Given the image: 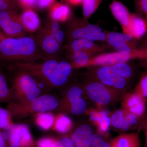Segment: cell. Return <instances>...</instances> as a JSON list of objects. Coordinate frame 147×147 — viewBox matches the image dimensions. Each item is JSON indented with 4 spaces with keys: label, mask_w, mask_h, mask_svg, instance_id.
I'll return each instance as SVG.
<instances>
[{
    "label": "cell",
    "mask_w": 147,
    "mask_h": 147,
    "mask_svg": "<svg viewBox=\"0 0 147 147\" xmlns=\"http://www.w3.org/2000/svg\"><path fill=\"white\" fill-rule=\"evenodd\" d=\"M42 62H15L10 68L27 72L47 88H59L65 85L71 76L73 67L58 57L45 59Z\"/></svg>",
    "instance_id": "obj_1"
},
{
    "label": "cell",
    "mask_w": 147,
    "mask_h": 147,
    "mask_svg": "<svg viewBox=\"0 0 147 147\" xmlns=\"http://www.w3.org/2000/svg\"><path fill=\"white\" fill-rule=\"evenodd\" d=\"M40 59L43 58L33 37H5L0 43L1 62H34Z\"/></svg>",
    "instance_id": "obj_2"
},
{
    "label": "cell",
    "mask_w": 147,
    "mask_h": 147,
    "mask_svg": "<svg viewBox=\"0 0 147 147\" xmlns=\"http://www.w3.org/2000/svg\"><path fill=\"white\" fill-rule=\"evenodd\" d=\"M59 100L51 94L41 95L35 100L21 104L15 101L9 102L7 108L13 118L23 119L42 112H51L57 110Z\"/></svg>",
    "instance_id": "obj_3"
},
{
    "label": "cell",
    "mask_w": 147,
    "mask_h": 147,
    "mask_svg": "<svg viewBox=\"0 0 147 147\" xmlns=\"http://www.w3.org/2000/svg\"><path fill=\"white\" fill-rule=\"evenodd\" d=\"M17 71L11 88L14 101L24 104L35 100L41 95L39 85L32 76L25 71Z\"/></svg>",
    "instance_id": "obj_4"
},
{
    "label": "cell",
    "mask_w": 147,
    "mask_h": 147,
    "mask_svg": "<svg viewBox=\"0 0 147 147\" xmlns=\"http://www.w3.org/2000/svg\"><path fill=\"white\" fill-rule=\"evenodd\" d=\"M67 36L69 41L76 39L91 41H106V34L100 27L90 24L88 20L76 19L69 24Z\"/></svg>",
    "instance_id": "obj_5"
},
{
    "label": "cell",
    "mask_w": 147,
    "mask_h": 147,
    "mask_svg": "<svg viewBox=\"0 0 147 147\" xmlns=\"http://www.w3.org/2000/svg\"><path fill=\"white\" fill-rule=\"evenodd\" d=\"M83 89L90 100L102 106L112 104L120 96L118 91L93 79L86 83Z\"/></svg>",
    "instance_id": "obj_6"
},
{
    "label": "cell",
    "mask_w": 147,
    "mask_h": 147,
    "mask_svg": "<svg viewBox=\"0 0 147 147\" xmlns=\"http://www.w3.org/2000/svg\"><path fill=\"white\" fill-rule=\"evenodd\" d=\"M84 92V89L79 86H71L59 100L57 110L74 115L84 114L87 110V103L83 96Z\"/></svg>",
    "instance_id": "obj_7"
},
{
    "label": "cell",
    "mask_w": 147,
    "mask_h": 147,
    "mask_svg": "<svg viewBox=\"0 0 147 147\" xmlns=\"http://www.w3.org/2000/svg\"><path fill=\"white\" fill-rule=\"evenodd\" d=\"M134 59H147V48L137 49L130 53L116 52L99 54L92 57L86 67L92 66H110L126 63L127 61Z\"/></svg>",
    "instance_id": "obj_8"
},
{
    "label": "cell",
    "mask_w": 147,
    "mask_h": 147,
    "mask_svg": "<svg viewBox=\"0 0 147 147\" xmlns=\"http://www.w3.org/2000/svg\"><path fill=\"white\" fill-rule=\"evenodd\" d=\"M132 74V69L126 63L100 66L93 74V80L113 88L117 78L121 77L127 80Z\"/></svg>",
    "instance_id": "obj_9"
},
{
    "label": "cell",
    "mask_w": 147,
    "mask_h": 147,
    "mask_svg": "<svg viewBox=\"0 0 147 147\" xmlns=\"http://www.w3.org/2000/svg\"><path fill=\"white\" fill-rule=\"evenodd\" d=\"M0 28L5 36L8 38L26 36L27 32L16 9L0 11Z\"/></svg>",
    "instance_id": "obj_10"
},
{
    "label": "cell",
    "mask_w": 147,
    "mask_h": 147,
    "mask_svg": "<svg viewBox=\"0 0 147 147\" xmlns=\"http://www.w3.org/2000/svg\"><path fill=\"white\" fill-rule=\"evenodd\" d=\"M35 38L44 59L57 57L60 53L62 45L44 27L37 31Z\"/></svg>",
    "instance_id": "obj_11"
},
{
    "label": "cell",
    "mask_w": 147,
    "mask_h": 147,
    "mask_svg": "<svg viewBox=\"0 0 147 147\" xmlns=\"http://www.w3.org/2000/svg\"><path fill=\"white\" fill-rule=\"evenodd\" d=\"M146 101V98L135 92L125 96L123 108L127 112L140 117L145 113Z\"/></svg>",
    "instance_id": "obj_12"
},
{
    "label": "cell",
    "mask_w": 147,
    "mask_h": 147,
    "mask_svg": "<svg viewBox=\"0 0 147 147\" xmlns=\"http://www.w3.org/2000/svg\"><path fill=\"white\" fill-rule=\"evenodd\" d=\"M105 47L94 43L93 41L86 39H76L69 41L67 46L68 54L75 52H84L91 55L104 51Z\"/></svg>",
    "instance_id": "obj_13"
},
{
    "label": "cell",
    "mask_w": 147,
    "mask_h": 147,
    "mask_svg": "<svg viewBox=\"0 0 147 147\" xmlns=\"http://www.w3.org/2000/svg\"><path fill=\"white\" fill-rule=\"evenodd\" d=\"M29 129L30 127L26 124L14 123L3 130L5 147H19L21 137Z\"/></svg>",
    "instance_id": "obj_14"
},
{
    "label": "cell",
    "mask_w": 147,
    "mask_h": 147,
    "mask_svg": "<svg viewBox=\"0 0 147 147\" xmlns=\"http://www.w3.org/2000/svg\"><path fill=\"white\" fill-rule=\"evenodd\" d=\"M93 134L91 127L89 125L84 124L75 129L69 136L75 147H90Z\"/></svg>",
    "instance_id": "obj_15"
},
{
    "label": "cell",
    "mask_w": 147,
    "mask_h": 147,
    "mask_svg": "<svg viewBox=\"0 0 147 147\" xmlns=\"http://www.w3.org/2000/svg\"><path fill=\"white\" fill-rule=\"evenodd\" d=\"M147 32V23L137 14H131L128 26L123 31L134 39H138L144 36Z\"/></svg>",
    "instance_id": "obj_16"
},
{
    "label": "cell",
    "mask_w": 147,
    "mask_h": 147,
    "mask_svg": "<svg viewBox=\"0 0 147 147\" xmlns=\"http://www.w3.org/2000/svg\"><path fill=\"white\" fill-rule=\"evenodd\" d=\"M109 7L113 16L120 24L123 31L128 26L131 16L128 9L117 0H113Z\"/></svg>",
    "instance_id": "obj_17"
},
{
    "label": "cell",
    "mask_w": 147,
    "mask_h": 147,
    "mask_svg": "<svg viewBox=\"0 0 147 147\" xmlns=\"http://www.w3.org/2000/svg\"><path fill=\"white\" fill-rule=\"evenodd\" d=\"M110 144L111 147H140L141 143L138 133H127L113 138Z\"/></svg>",
    "instance_id": "obj_18"
},
{
    "label": "cell",
    "mask_w": 147,
    "mask_h": 147,
    "mask_svg": "<svg viewBox=\"0 0 147 147\" xmlns=\"http://www.w3.org/2000/svg\"><path fill=\"white\" fill-rule=\"evenodd\" d=\"M20 16L22 24L27 32H35L40 28L39 17L32 9L24 10Z\"/></svg>",
    "instance_id": "obj_19"
},
{
    "label": "cell",
    "mask_w": 147,
    "mask_h": 147,
    "mask_svg": "<svg viewBox=\"0 0 147 147\" xmlns=\"http://www.w3.org/2000/svg\"><path fill=\"white\" fill-rule=\"evenodd\" d=\"M71 14V9L67 5L55 2L50 7V19L59 22L67 21Z\"/></svg>",
    "instance_id": "obj_20"
},
{
    "label": "cell",
    "mask_w": 147,
    "mask_h": 147,
    "mask_svg": "<svg viewBox=\"0 0 147 147\" xmlns=\"http://www.w3.org/2000/svg\"><path fill=\"white\" fill-rule=\"evenodd\" d=\"M73 122L64 113H60L55 116L52 129L61 134H66L70 131L73 127Z\"/></svg>",
    "instance_id": "obj_21"
},
{
    "label": "cell",
    "mask_w": 147,
    "mask_h": 147,
    "mask_svg": "<svg viewBox=\"0 0 147 147\" xmlns=\"http://www.w3.org/2000/svg\"><path fill=\"white\" fill-rule=\"evenodd\" d=\"M55 118V116L51 112H42L35 115L34 123L39 128L47 131L52 129Z\"/></svg>",
    "instance_id": "obj_22"
},
{
    "label": "cell",
    "mask_w": 147,
    "mask_h": 147,
    "mask_svg": "<svg viewBox=\"0 0 147 147\" xmlns=\"http://www.w3.org/2000/svg\"><path fill=\"white\" fill-rule=\"evenodd\" d=\"M93 55L84 52H78L68 54L67 55L69 62L73 68L86 67L89 62Z\"/></svg>",
    "instance_id": "obj_23"
},
{
    "label": "cell",
    "mask_w": 147,
    "mask_h": 147,
    "mask_svg": "<svg viewBox=\"0 0 147 147\" xmlns=\"http://www.w3.org/2000/svg\"><path fill=\"white\" fill-rule=\"evenodd\" d=\"M14 101L11 89L9 88L5 76L0 71V103Z\"/></svg>",
    "instance_id": "obj_24"
},
{
    "label": "cell",
    "mask_w": 147,
    "mask_h": 147,
    "mask_svg": "<svg viewBox=\"0 0 147 147\" xmlns=\"http://www.w3.org/2000/svg\"><path fill=\"white\" fill-rule=\"evenodd\" d=\"M106 41L108 45L114 47L118 43L123 42H131L133 37L129 35L124 33L111 32L105 34Z\"/></svg>",
    "instance_id": "obj_25"
},
{
    "label": "cell",
    "mask_w": 147,
    "mask_h": 147,
    "mask_svg": "<svg viewBox=\"0 0 147 147\" xmlns=\"http://www.w3.org/2000/svg\"><path fill=\"white\" fill-rule=\"evenodd\" d=\"M102 2V0H83L82 2L84 18L88 19L95 12Z\"/></svg>",
    "instance_id": "obj_26"
},
{
    "label": "cell",
    "mask_w": 147,
    "mask_h": 147,
    "mask_svg": "<svg viewBox=\"0 0 147 147\" xmlns=\"http://www.w3.org/2000/svg\"><path fill=\"white\" fill-rule=\"evenodd\" d=\"M13 117L7 108L0 106V129L4 130L14 124Z\"/></svg>",
    "instance_id": "obj_27"
},
{
    "label": "cell",
    "mask_w": 147,
    "mask_h": 147,
    "mask_svg": "<svg viewBox=\"0 0 147 147\" xmlns=\"http://www.w3.org/2000/svg\"><path fill=\"white\" fill-rule=\"evenodd\" d=\"M126 110L123 108L116 110L112 115L110 123L112 126L118 130H121Z\"/></svg>",
    "instance_id": "obj_28"
},
{
    "label": "cell",
    "mask_w": 147,
    "mask_h": 147,
    "mask_svg": "<svg viewBox=\"0 0 147 147\" xmlns=\"http://www.w3.org/2000/svg\"><path fill=\"white\" fill-rule=\"evenodd\" d=\"M139 118L126 110L121 130L123 131H128L136 127L139 122Z\"/></svg>",
    "instance_id": "obj_29"
},
{
    "label": "cell",
    "mask_w": 147,
    "mask_h": 147,
    "mask_svg": "<svg viewBox=\"0 0 147 147\" xmlns=\"http://www.w3.org/2000/svg\"><path fill=\"white\" fill-rule=\"evenodd\" d=\"M113 47L116 52L125 53H131L137 49L131 42H120Z\"/></svg>",
    "instance_id": "obj_30"
},
{
    "label": "cell",
    "mask_w": 147,
    "mask_h": 147,
    "mask_svg": "<svg viewBox=\"0 0 147 147\" xmlns=\"http://www.w3.org/2000/svg\"><path fill=\"white\" fill-rule=\"evenodd\" d=\"M57 138L45 137L40 138L36 142L37 147H57Z\"/></svg>",
    "instance_id": "obj_31"
},
{
    "label": "cell",
    "mask_w": 147,
    "mask_h": 147,
    "mask_svg": "<svg viewBox=\"0 0 147 147\" xmlns=\"http://www.w3.org/2000/svg\"><path fill=\"white\" fill-rule=\"evenodd\" d=\"M35 146L36 142L29 129L21 137L19 147H33Z\"/></svg>",
    "instance_id": "obj_32"
},
{
    "label": "cell",
    "mask_w": 147,
    "mask_h": 147,
    "mask_svg": "<svg viewBox=\"0 0 147 147\" xmlns=\"http://www.w3.org/2000/svg\"><path fill=\"white\" fill-rule=\"evenodd\" d=\"M90 147H111L110 144L105 142L99 134H93L91 140Z\"/></svg>",
    "instance_id": "obj_33"
},
{
    "label": "cell",
    "mask_w": 147,
    "mask_h": 147,
    "mask_svg": "<svg viewBox=\"0 0 147 147\" xmlns=\"http://www.w3.org/2000/svg\"><path fill=\"white\" fill-rule=\"evenodd\" d=\"M135 92L145 98L147 97V73L142 76L135 89Z\"/></svg>",
    "instance_id": "obj_34"
},
{
    "label": "cell",
    "mask_w": 147,
    "mask_h": 147,
    "mask_svg": "<svg viewBox=\"0 0 147 147\" xmlns=\"http://www.w3.org/2000/svg\"><path fill=\"white\" fill-rule=\"evenodd\" d=\"M18 6V0H0V11L16 9Z\"/></svg>",
    "instance_id": "obj_35"
},
{
    "label": "cell",
    "mask_w": 147,
    "mask_h": 147,
    "mask_svg": "<svg viewBox=\"0 0 147 147\" xmlns=\"http://www.w3.org/2000/svg\"><path fill=\"white\" fill-rule=\"evenodd\" d=\"M57 138V147H76L69 135H64Z\"/></svg>",
    "instance_id": "obj_36"
},
{
    "label": "cell",
    "mask_w": 147,
    "mask_h": 147,
    "mask_svg": "<svg viewBox=\"0 0 147 147\" xmlns=\"http://www.w3.org/2000/svg\"><path fill=\"white\" fill-rule=\"evenodd\" d=\"M59 22L57 21H53L52 19L48 20L45 24V28L47 30L52 34L58 30L60 29V25Z\"/></svg>",
    "instance_id": "obj_37"
},
{
    "label": "cell",
    "mask_w": 147,
    "mask_h": 147,
    "mask_svg": "<svg viewBox=\"0 0 147 147\" xmlns=\"http://www.w3.org/2000/svg\"><path fill=\"white\" fill-rule=\"evenodd\" d=\"M38 0H18V5L24 10L32 9L36 7Z\"/></svg>",
    "instance_id": "obj_38"
},
{
    "label": "cell",
    "mask_w": 147,
    "mask_h": 147,
    "mask_svg": "<svg viewBox=\"0 0 147 147\" xmlns=\"http://www.w3.org/2000/svg\"><path fill=\"white\" fill-rule=\"evenodd\" d=\"M55 2V0H38L36 7L40 9H44L50 7Z\"/></svg>",
    "instance_id": "obj_39"
},
{
    "label": "cell",
    "mask_w": 147,
    "mask_h": 147,
    "mask_svg": "<svg viewBox=\"0 0 147 147\" xmlns=\"http://www.w3.org/2000/svg\"><path fill=\"white\" fill-rule=\"evenodd\" d=\"M136 5L140 12L147 14V0H136Z\"/></svg>",
    "instance_id": "obj_40"
},
{
    "label": "cell",
    "mask_w": 147,
    "mask_h": 147,
    "mask_svg": "<svg viewBox=\"0 0 147 147\" xmlns=\"http://www.w3.org/2000/svg\"><path fill=\"white\" fill-rule=\"evenodd\" d=\"M53 35L56 40L57 41V42L62 45V44L64 40L65 37V34L64 32L60 29L54 33L53 34Z\"/></svg>",
    "instance_id": "obj_41"
},
{
    "label": "cell",
    "mask_w": 147,
    "mask_h": 147,
    "mask_svg": "<svg viewBox=\"0 0 147 147\" xmlns=\"http://www.w3.org/2000/svg\"><path fill=\"white\" fill-rule=\"evenodd\" d=\"M141 124V127L144 134L146 147H147V117L142 121Z\"/></svg>",
    "instance_id": "obj_42"
},
{
    "label": "cell",
    "mask_w": 147,
    "mask_h": 147,
    "mask_svg": "<svg viewBox=\"0 0 147 147\" xmlns=\"http://www.w3.org/2000/svg\"><path fill=\"white\" fill-rule=\"evenodd\" d=\"M69 4L74 6L79 5L82 3L83 0H65Z\"/></svg>",
    "instance_id": "obj_43"
},
{
    "label": "cell",
    "mask_w": 147,
    "mask_h": 147,
    "mask_svg": "<svg viewBox=\"0 0 147 147\" xmlns=\"http://www.w3.org/2000/svg\"><path fill=\"white\" fill-rule=\"evenodd\" d=\"M0 147H5V141L3 134V130L0 129Z\"/></svg>",
    "instance_id": "obj_44"
},
{
    "label": "cell",
    "mask_w": 147,
    "mask_h": 147,
    "mask_svg": "<svg viewBox=\"0 0 147 147\" xmlns=\"http://www.w3.org/2000/svg\"><path fill=\"white\" fill-rule=\"evenodd\" d=\"M5 37H6L4 34L3 32L0 30V43L4 39Z\"/></svg>",
    "instance_id": "obj_45"
},
{
    "label": "cell",
    "mask_w": 147,
    "mask_h": 147,
    "mask_svg": "<svg viewBox=\"0 0 147 147\" xmlns=\"http://www.w3.org/2000/svg\"><path fill=\"white\" fill-rule=\"evenodd\" d=\"M33 147H37L36 146H35Z\"/></svg>",
    "instance_id": "obj_46"
},
{
    "label": "cell",
    "mask_w": 147,
    "mask_h": 147,
    "mask_svg": "<svg viewBox=\"0 0 147 147\" xmlns=\"http://www.w3.org/2000/svg\"></svg>",
    "instance_id": "obj_47"
}]
</instances>
